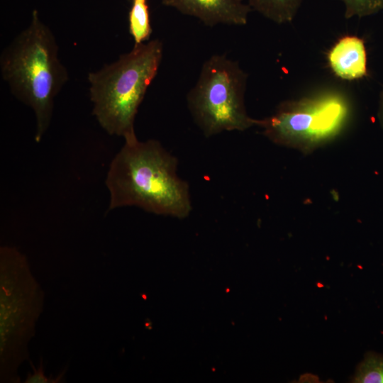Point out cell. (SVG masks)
<instances>
[{
	"label": "cell",
	"mask_w": 383,
	"mask_h": 383,
	"mask_svg": "<svg viewBox=\"0 0 383 383\" xmlns=\"http://www.w3.org/2000/svg\"><path fill=\"white\" fill-rule=\"evenodd\" d=\"M345 7V18H359L377 14L383 9V0H339Z\"/></svg>",
	"instance_id": "7c38bea8"
},
{
	"label": "cell",
	"mask_w": 383,
	"mask_h": 383,
	"mask_svg": "<svg viewBox=\"0 0 383 383\" xmlns=\"http://www.w3.org/2000/svg\"><path fill=\"white\" fill-rule=\"evenodd\" d=\"M177 165L158 140L140 141L136 135L124 139L105 179L108 210L136 206L157 215L187 217L192 209L189 187L178 176Z\"/></svg>",
	"instance_id": "6da1fadb"
},
{
	"label": "cell",
	"mask_w": 383,
	"mask_h": 383,
	"mask_svg": "<svg viewBox=\"0 0 383 383\" xmlns=\"http://www.w3.org/2000/svg\"><path fill=\"white\" fill-rule=\"evenodd\" d=\"M128 18L129 32L135 45L148 40L152 33V28L147 1H133Z\"/></svg>",
	"instance_id": "30bf717a"
},
{
	"label": "cell",
	"mask_w": 383,
	"mask_h": 383,
	"mask_svg": "<svg viewBox=\"0 0 383 383\" xmlns=\"http://www.w3.org/2000/svg\"><path fill=\"white\" fill-rule=\"evenodd\" d=\"M377 119L379 123V126L383 131V89L380 92L378 109H377Z\"/></svg>",
	"instance_id": "5bb4252c"
},
{
	"label": "cell",
	"mask_w": 383,
	"mask_h": 383,
	"mask_svg": "<svg viewBox=\"0 0 383 383\" xmlns=\"http://www.w3.org/2000/svg\"><path fill=\"white\" fill-rule=\"evenodd\" d=\"M133 1H147V0H132Z\"/></svg>",
	"instance_id": "9a60e30c"
},
{
	"label": "cell",
	"mask_w": 383,
	"mask_h": 383,
	"mask_svg": "<svg viewBox=\"0 0 383 383\" xmlns=\"http://www.w3.org/2000/svg\"><path fill=\"white\" fill-rule=\"evenodd\" d=\"M329 68L338 78L353 81L368 75L365 41L356 35L339 38L327 53Z\"/></svg>",
	"instance_id": "ba28073f"
},
{
	"label": "cell",
	"mask_w": 383,
	"mask_h": 383,
	"mask_svg": "<svg viewBox=\"0 0 383 383\" xmlns=\"http://www.w3.org/2000/svg\"><path fill=\"white\" fill-rule=\"evenodd\" d=\"M45 294L26 255L0 248V382L19 383L18 370L29 359L28 344L43 312Z\"/></svg>",
	"instance_id": "277c9868"
},
{
	"label": "cell",
	"mask_w": 383,
	"mask_h": 383,
	"mask_svg": "<svg viewBox=\"0 0 383 383\" xmlns=\"http://www.w3.org/2000/svg\"><path fill=\"white\" fill-rule=\"evenodd\" d=\"M353 116V104L342 89L326 87L278 105L257 126L272 143L308 155L338 138Z\"/></svg>",
	"instance_id": "5b68a950"
},
{
	"label": "cell",
	"mask_w": 383,
	"mask_h": 383,
	"mask_svg": "<svg viewBox=\"0 0 383 383\" xmlns=\"http://www.w3.org/2000/svg\"><path fill=\"white\" fill-rule=\"evenodd\" d=\"M248 5L265 18L277 23L292 22L302 0H248Z\"/></svg>",
	"instance_id": "9c48e42d"
},
{
	"label": "cell",
	"mask_w": 383,
	"mask_h": 383,
	"mask_svg": "<svg viewBox=\"0 0 383 383\" xmlns=\"http://www.w3.org/2000/svg\"><path fill=\"white\" fill-rule=\"evenodd\" d=\"M0 70L13 95L33 111L34 139L39 143L50 126L55 98L68 74L58 57L54 35L36 10L28 26L3 50Z\"/></svg>",
	"instance_id": "7a4b0ae2"
},
{
	"label": "cell",
	"mask_w": 383,
	"mask_h": 383,
	"mask_svg": "<svg viewBox=\"0 0 383 383\" xmlns=\"http://www.w3.org/2000/svg\"><path fill=\"white\" fill-rule=\"evenodd\" d=\"M162 55V43L155 39L134 45L116 61L89 73L92 113L108 134L124 139L135 135V118Z\"/></svg>",
	"instance_id": "3957f363"
},
{
	"label": "cell",
	"mask_w": 383,
	"mask_h": 383,
	"mask_svg": "<svg viewBox=\"0 0 383 383\" xmlns=\"http://www.w3.org/2000/svg\"><path fill=\"white\" fill-rule=\"evenodd\" d=\"M30 365L33 368V372L28 374L26 379H25L24 382L26 383H55V382H60L62 379V374H60L57 376L55 379L53 378H49L45 375L44 373V369H43V365L42 360H40V362L35 368L34 365L30 362Z\"/></svg>",
	"instance_id": "4fadbf2b"
},
{
	"label": "cell",
	"mask_w": 383,
	"mask_h": 383,
	"mask_svg": "<svg viewBox=\"0 0 383 383\" xmlns=\"http://www.w3.org/2000/svg\"><path fill=\"white\" fill-rule=\"evenodd\" d=\"M248 74L238 62L213 55L201 67L187 99L190 113L206 137L223 131H243L258 124L245 106Z\"/></svg>",
	"instance_id": "8992f818"
},
{
	"label": "cell",
	"mask_w": 383,
	"mask_h": 383,
	"mask_svg": "<svg viewBox=\"0 0 383 383\" xmlns=\"http://www.w3.org/2000/svg\"><path fill=\"white\" fill-rule=\"evenodd\" d=\"M244 0H162L183 14L194 16L208 26L217 24L244 26L252 11Z\"/></svg>",
	"instance_id": "52a82bcc"
},
{
	"label": "cell",
	"mask_w": 383,
	"mask_h": 383,
	"mask_svg": "<svg viewBox=\"0 0 383 383\" xmlns=\"http://www.w3.org/2000/svg\"><path fill=\"white\" fill-rule=\"evenodd\" d=\"M353 382L383 383V355L367 353L357 366Z\"/></svg>",
	"instance_id": "8fae6325"
}]
</instances>
